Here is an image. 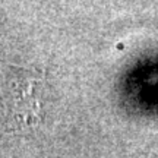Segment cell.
I'll use <instances>...</instances> for the list:
<instances>
[{"instance_id": "1", "label": "cell", "mask_w": 158, "mask_h": 158, "mask_svg": "<svg viewBox=\"0 0 158 158\" xmlns=\"http://www.w3.org/2000/svg\"><path fill=\"white\" fill-rule=\"evenodd\" d=\"M44 79L35 72L6 68L0 72V106L12 123L34 126L43 113Z\"/></svg>"}]
</instances>
